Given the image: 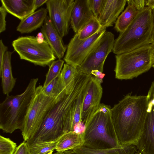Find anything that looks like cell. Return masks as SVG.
Listing matches in <instances>:
<instances>
[{
  "label": "cell",
  "mask_w": 154,
  "mask_h": 154,
  "mask_svg": "<svg viewBox=\"0 0 154 154\" xmlns=\"http://www.w3.org/2000/svg\"><path fill=\"white\" fill-rule=\"evenodd\" d=\"M91 74L94 75L101 83L102 82L103 79L105 75L104 74L98 70L92 71L91 72Z\"/></svg>",
  "instance_id": "836d02e7"
},
{
  "label": "cell",
  "mask_w": 154,
  "mask_h": 154,
  "mask_svg": "<svg viewBox=\"0 0 154 154\" xmlns=\"http://www.w3.org/2000/svg\"><path fill=\"white\" fill-rule=\"evenodd\" d=\"M126 3V0H104L98 19L102 28L113 26Z\"/></svg>",
  "instance_id": "9a60e30c"
},
{
  "label": "cell",
  "mask_w": 154,
  "mask_h": 154,
  "mask_svg": "<svg viewBox=\"0 0 154 154\" xmlns=\"http://www.w3.org/2000/svg\"><path fill=\"white\" fill-rule=\"evenodd\" d=\"M84 146L103 149L121 145L117 137L109 106L100 103L98 109L85 124Z\"/></svg>",
  "instance_id": "3957f363"
},
{
  "label": "cell",
  "mask_w": 154,
  "mask_h": 154,
  "mask_svg": "<svg viewBox=\"0 0 154 154\" xmlns=\"http://www.w3.org/2000/svg\"><path fill=\"white\" fill-rule=\"evenodd\" d=\"M78 73L77 67L66 63L64 64L60 77L62 84L66 90L71 86Z\"/></svg>",
  "instance_id": "d4e9b609"
},
{
  "label": "cell",
  "mask_w": 154,
  "mask_h": 154,
  "mask_svg": "<svg viewBox=\"0 0 154 154\" xmlns=\"http://www.w3.org/2000/svg\"><path fill=\"white\" fill-rule=\"evenodd\" d=\"M102 93L101 83L96 77L92 76L82 104L81 120L84 124L98 109L100 104Z\"/></svg>",
  "instance_id": "7c38bea8"
},
{
  "label": "cell",
  "mask_w": 154,
  "mask_h": 154,
  "mask_svg": "<svg viewBox=\"0 0 154 154\" xmlns=\"http://www.w3.org/2000/svg\"><path fill=\"white\" fill-rule=\"evenodd\" d=\"M12 53L10 51H6L0 69L2 91L3 94L6 95H9L12 91L16 82V79L14 77L12 73L11 62Z\"/></svg>",
  "instance_id": "d6986e66"
},
{
  "label": "cell",
  "mask_w": 154,
  "mask_h": 154,
  "mask_svg": "<svg viewBox=\"0 0 154 154\" xmlns=\"http://www.w3.org/2000/svg\"><path fill=\"white\" fill-rule=\"evenodd\" d=\"M52 154H63V152H56Z\"/></svg>",
  "instance_id": "f35d334b"
},
{
  "label": "cell",
  "mask_w": 154,
  "mask_h": 154,
  "mask_svg": "<svg viewBox=\"0 0 154 154\" xmlns=\"http://www.w3.org/2000/svg\"><path fill=\"white\" fill-rule=\"evenodd\" d=\"M47 1L48 0H34V6L35 10L46 3Z\"/></svg>",
  "instance_id": "e575fe53"
},
{
  "label": "cell",
  "mask_w": 154,
  "mask_h": 154,
  "mask_svg": "<svg viewBox=\"0 0 154 154\" xmlns=\"http://www.w3.org/2000/svg\"><path fill=\"white\" fill-rule=\"evenodd\" d=\"M58 140L29 146L31 154H44L55 149Z\"/></svg>",
  "instance_id": "4316f807"
},
{
  "label": "cell",
  "mask_w": 154,
  "mask_h": 154,
  "mask_svg": "<svg viewBox=\"0 0 154 154\" xmlns=\"http://www.w3.org/2000/svg\"><path fill=\"white\" fill-rule=\"evenodd\" d=\"M114 38L112 32L106 31L84 60L77 67L78 72L88 75L95 70L103 72L106 59L112 51Z\"/></svg>",
  "instance_id": "9c48e42d"
},
{
  "label": "cell",
  "mask_w": 154,
  "mask_h": 154,
  "mask_svg": "<svg viewBox=\"0 0 154 154\" xmlns=\"http://www.w3.org/2000/svg\"><path fill=\"white\" fill-rule=\"evenodd\" d=\"M73 150L76 154H135L137 149L136 146L134 145H121L103 149H95L83 146Z\"/></svg>",
  "instance_id": "44dd1931"
},
{
  "label": "cell",
  "mask_w": 154,
  "mask_h": 154,
  "mask_svg": "<svg viewBox=\"0 0 154 154\" xmlns=\"http://www.w3.org/2000/svg\"><path fill=\"white\" fill-rule=\"evenodd\" d=\"M118 17L115 23V29L119 33L123 32L132 22L139 11L129 4Z\"/></svg>",
  "instance_id": "7402d4cb"
},
{
  "label": "cell",
  "mask_w": 154,
  "mask_h": 154,
  "mask_svg": "<svg viewBox=\"0 0 154 154\" xmlns=\"http://www.w3.org/2000/svg\"><path fill=\"white\" fill-rule=\"evenodd\" d=\"M64 62V60L58 59L51 63L49 66V69L46 75L43 87L47 86L53 80L60 75Z\"/></svg>",
  "instance_id": "484cf974"
},
{
  "label": "cell",
  "mask_w": 154,
  "mask_h": 154,
  "mask_svg": "<svg viewBox=\"0 0 154 154\" xmlns=\"http://www.w3.org/2000/svg\"><path fill=\"white\" fill-rule=\"evenodd\" d=\"M75 0H48L46 3L48 17L63 38L68 33Z\"/></svg>",
  "instance_id": "8fae6325"
},
{
  "label": "cell",
  "mask_w": 154,
  "mask_h": 154,
  "mask_svg": "<svg viewBox=\"0 0 154 154\" xmlns=\"http://www.w3.org/2000/svg\"><path fill=\"white\" fill-rule=\"evenodd\" d=\"M84 142L83 133L70 131L65 133L59 139L55 150L59 152L73 150L84 146Z\"/></svg>",
  "instance_id": "ffe728a7"
},
{
  "label": "cell",
  "mask_w": 154,
  "mask_h": 154,
  "mask_svg": "<svg viewBox=\"0 0 154 154\" xmlns=\"http://www.w3.org/2000/svg\"><path fill=\"white\" fill-rule=\"evenodd\" d=\"M147 112L144 127L136 146L142 154H154V96L147 100Z\"/></svg>",
  "instance_id": "4fadbf2b"
},
{
  "label": "cell",
  "mask_w": 154,
  "mask_h": 154,
  "mask_svg": "<svg viewBox=\"0 0 154 154\" xmlns=\"http://www.w3.org/2000/svg\"><path fill=\"white\" fill-rule=\"evenodd\" d=\"M42 88L41 85L36 87L25 117L22 134L26 142L32 136L50 110L61 99L45 95Z\"/></svg>",
  "instance_id": "ba28073f"
},
{
  "label": "cell",
  "mask_w": 154,
  "mask_h": 154,
  "mask_svg": "<svg viewBox=\"0 0 154 154\" xmlns=\"http://www.w3.org/2000/svg\"><path fill=\"white\" fill-rule=\"evenodd\" d=\"M147 95L129 94L111 109V117L121 145L136 146L147 116Z\"/></svg>",
  "instance_id": "7a4b0ae2"
},
{
  "label": "cell",
  "mask_w": 154,
  "mask_h": 154,
  "mask_svg": "<svg viewBox=\"0 0 154 154\" xmlns=\"http://www.w3.org/2000/svg\"><path fill=\"white\" fill-rule=\"evenodd\" d=\"M68 91L62 84L60 75L46 87L43 86L42 89V92L45 95L58 99L62 98Z\"/></svg>",
  "instance_id": "603a6c76"
},
{
  "label": "cell",
  "mask_w": 154,
  "mask_h": 154,
  "mask_svg": "<svg viewBox=\"0 0 154 154\" xmlns=\"http://www.w3.org/2000/svg\"><path fill=\"white\" fill-rule=\"evenodd\" d=\"M104 0H88L89 7L94 16L98 19Z\"/></svg>",
  "instance_id": "f1b7e54d"
},
{
  "label": "cell",
  "mask_w": 154,
  "mask_h": 154,
  "mask_svg": "<svg viewBox=\"0 0 154 154\" xmlns=\"http://www.w3.org/2000/svg\"><path fill=\"white\" fill-rule=\"evenodd\" d=\"M41 30L45 40L53 51L56 57L61 59L64 57L67 47L48 16L47 17Z\"/></svg>",
  "instance_id": "5bb4252c"
},
{
  "label": "cell",
  "mask_w": 154,
  "mask_h": 154,
  "mask_svg": "<svg viewBox=\"0 0 154 154\" xmlns=\"http://www.w3.org/2000/svg\"><path fill=\"white\" fill-rule=\"evenodd\" d=\"M53 151H51L50 152H48L46 153H44V154H52V153L53 152Z\"/></svg>",
  "instance_id": "ab89813d"
},
{
  "label": "cell",
  "mask_w": 154,
  "mask_h": 154,
  "mask_svg": "<svg viewBox=\"0 0 154 154\" xmlns=\"http://www.w3.org/2000/svg\"><path fill=\"white\" fill-rule=\"evenodd\" d=\"M12 45L21 59L35 65L49 66L56 59L47 42L45 40L40 41L33 36L19 37L12 42Z\"/></svg>",
  "instance_id": "52a82bcc"
},
{
  "label": "cell",
  "mask_w": 154,
  "mask_h": 154,
  "mask_svg": "<svg viewBox=\"0 0 154 154\" xmlns=\"http://www.w3.org/2000/svg\"><path fill=\"white\" fill-rule=\"evenodd\" d=\"M47 9L42 8L22 20L17 26V31L22 34L30 33L42 27L47 16Z\"/></svg>",
  "instance_id": "ac0fdd59"
},
{
  "label": "cell",
  "mask_w": 154,
  "mask_h": 154,
  "mask_svg": "<svg viewBox=\"0 0 154 154\" xmlns=\"http://www.w3.org/2000/svg\"><path fill=\"white\" fill-rule=\"evenodd\" d=\"M154 54V46L150 44L116 55V78L131 79L148 71L153 66Z\"/></svg>",
  "instance_id": "8992f818"
},
{
  "label": "cell",
  "mask_w": 154,
  "mask_h": 154,
  "mask_svg": "<svg viewBox=\"0 0 154 154\" xmlns=\"http://www.w3.org/2000/svg\"><path fill=\"white\" fill-rule=\"evenodd\" d=\"M8 47L5 45L2 39L0 41V69L2 68L5 55L7 51Z\"/></svg>",
  "instance_id": "d6a6232c"
},
{
  "label": "cell",
  "mask_w": 154,
  "mask_h": 154,
  "mask_svg": "<svg viewBox=\"0 0 154 154\" xmlns=\"http://www.w3.org/2000/svg\"><path fill=\"white\" fill-rule=\"evenodd\" d=\"M145 6L149 7L152 10L154 7V0H146Z\"/></svg>",
  "instance_id": "d590c367"
},
{
  "label": "cell",
  "mask_w": 154,
  "mask_h": 154,
  "mask_svg": "<svg viewBox=\"0 0 154 154\" xmlns=\"http://www.w3.org/2000/svg\"><path fill=\"white\" fill-rule=\"evenodd\" d=\"M17 144L9 138L0 136V154H14Z\"/></svg>",
  "instance_id": "83f0119b"
},
{
  "label": "cell",
  "mask_w": 154,
  "mask_h": 154,
  "mask_svg": "<svg viewBox=\"0 0 154 154\" xmlns=\"http://www.w3.org/2000/svg\"><path fill=\"white\" fill-rule=\"evenodd\" d=\"M83 77L76 76L73 86L51 109L32 136L26 141L28 146L57 141L71 131L80 97L88 87Z\"/></svg>",
  "instance_id": "6da1fadb"
},
{
  "label": "cell",
  "mask_w": 154,
  "mask_h": 154,
  "mask_svg": "<svg viewBox=\"0 0 154 154\" xmlns=\"http://www.w3.org/2000/svg\"><path fill=\"white\" fill-rule=\"evenodd\" d=\"M14 154H31L26 142L24 141L17 147Z\"/></svg>",
  "instance_id": "4dcf8cb0"
},
{
  "label": "cell",
  "mask_w": 154,
  "mask_h": 154,
  "mask_svg": "<svg viewBox=\"0 0 154 154\" xmlns=\"http://www.w3.org/2000/svg\"><path fill=\"white\" fill-rule=\"evenodd\" d=\"M102 28L98 20L94 16L76 34L79 39L83 40L92 36Z\"/></svg>",
  "instance_id": "cb8c5ba5"
},
{
  "label": "cell",
  "mask_w": 154,
  "mask_h": 154,
  "mask_svg": "<svg viewBox=\"0 0 154 154\" xmlns=\"http://www.w3.org/2000/svg\"><path fill=\"white\" fill-rule=\"evenodd\" d=\"M94 16L88 0H75L70 21L71 27L74 32L77 33Z\"/></svg>",
  "instance_id": "2e32d148"
},
{
  "label": "cell",
  "mask_w": 154,
  "mask_h": 154,
  "mask_svg": "<svg viewBox=\"0 0 154 154\" xmlns=\"http://www.w3.org/2000/svg\"><path fill=\"white\" fill-rule=\"evenodd\" d=\"M153 64H154V56H153Z\"/></svg>",
  "instance_id": "60d3db41"
},
{
  "label": "cell",
  "mask_w": 154,
  "mask_h": 154,
  "mask_svg": "<svg viewBox=\"0 0 154 154\" xmlns=\"http://www.w3.org/2000/svg\"><path fill=\"white\" fill-rule=\"evenodd\" d=\"M63 154H76L73 150H68L63 152Z\"/></svg>",
  "instance_id": "74e56055"
},
{
  "label": "cell",
  "mask_w": 154,
  "mask_h": 154,
  "mask_svg": "<svg viewBox=\"0 0 154 154\" xmlns=\"http://www.w3.org/2000/svg\"><path fill=\"white\" fill-rule=\"evenodd\" d=\"M152 66L153 67V68H154V64L153 65V66Z\"/></svg>",
  "instance_id": "b9f144b4"
},
{
  "label": "cell",
  "mask_w": 154,
  "mask_h": 154,
  "mask_svg": "<svg viewBox=\"0 0 154 154\" xmlns=\"http://www.w3.org/2000/svg\"><path fill=\"white\" fill-rule=\"evenodd\" d=\"M7 12L2 5L0 7V33L5 31L6 29L5 18Z\"/></svg>",
  "instance_id": "f546056e"
},
{
  "label": "cell",
  "mask_w": 154,
  "mask_h": 154,
  "mask_svg": "<svg viewBox=\"0 0 154 154\" xmlns=\"http://www.w3.org/2000/svg\"><path fill=\"white\" fill-rule=\"evenodd\" d=\"M127 2L133 5L138 11L143 9L146 6V0H128Z\"/></svg>",
  "instance_id": "1f68e13d"
},
{
  "label": "cell",
  "mask_w": 154,
  "mask_h": 154,
  "mask_svg": "<svg viewBox=\"0 0 154 154\" xmlns=\"http://www.w3.org/2000/svg\"><path fill=\"white\" fill-rule=\"evenodd\" d=\"M38 78L31 79L24 91L7 95L0 104V128L6 133L23 130L26 115L35 93Z\"/></svg>",
  "instance_id": "5b68a950"
},
{
  "label": "cell",
  "mask_w": 154,
  "mask_h": 154,
  "mask_svg": "<svg viewBox=\"0 0 154 154\" xmlns=\"http://www.w3.org/2000/svg\"><path fill=\"white\" fill-rule=\"evenodd\" d=\"M7 12L21 20L35 11L34 0H1Z\"/></svg>",
  "instance_id": "e0dca14e"
},
{
  "label": "cell",
  "mask_w": 154,
  "mask_h": 154,
  "mask_svg": "<svg viewBox=\"0 0 154 154\" xmlns=\"http://www.w3.org/2000/svg\"><path fill=\"white\" fill-rule=\"evenodd\" d=\"M106 29L102 28L92 36L83 40L79 39L75 33L67 46L64 61L76 67L80 66L98 43Z\"/></svg>",
  "instance_id": "30bf717a"
},
{
  "label": "cell",
  "mask_w": 154,
  "mask_h": 154,
  "mask_svg": "<svg viewBox=\"0 0 154 154\" xmlns=\"http://www.w3.org/2000/svg\"><path fill=\"white\" fill-rule=\"evenodd\" d=\"M152 11L154 19V7L152 9ZM151 44H152L154 46V26L152 33V36L151 40Z\"/></svg>",
  "instance_id": "8d00e7d4"
},
{
  "label": "cell",
  "mask_w": 154,
  "mask_h": 154,
  "mask_svg": "<svg viewBox=\"0 0 154 154\" xmlns=\"http://www.w3.org/2000/svg\"><path fill=\"white\" fill-rule=\"evenodd\" d=\"M154 26L152 10L145 6L139 11L130 24L115 40L113 53L119 54L151 44Z\"/></svg>",
  "instance_id": "277c9868"
}]
</instances>
